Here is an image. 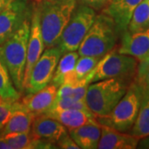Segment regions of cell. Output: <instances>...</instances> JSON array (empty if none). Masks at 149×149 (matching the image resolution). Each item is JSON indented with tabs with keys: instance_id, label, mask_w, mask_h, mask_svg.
I'll return each instance as SVG.
<instances>
[{
	"instance_id": "6da1fadb",
	"label": "cell",
	"mask_w": 149,
	"mask_h": 149,
	"mask_svg": "<svg viewBox=\"0 0 149 149\" xmlns=\"http://www.w3.org/2000/svg\"><path fill=\"white\" fill-rule=\"evenodd\" d=\"M35 4L45 48L55 47L58 44L78 0H40Z\"/></svg>"
},
{
	"instance_id": "7a4b0ae2",
	"label": "cell",
	"mask_w": 149,
	"mask_h": 149,
	"mask_svg": "<svg viewBox=\"0 0 149 149\" xmlns=\"http://www.w3.org/2000/svg\"><path fill=\"white\" fill-rule=\"evenodd\" d=\"M30 25L31 18L25 20L16 32L0 45V59L6 65L13 85L20 94L24 91L23 79Z\"/></svg>"
},
{
	"instance_id": "3957f363",
	"label": "cell",
	"mask_w": 149,
	"mask_h": 149,
	"mask_svg": "<svg viewBox=\"0 0 149 149\" xmlns=\"http://www.w3.org/2000/svg\"><path fill=\"white\" fill-rule=\"evenodd\" d=\"M118 37L117 27L111 17L104 14H96L95 21L77 50L79 56L102 58L115 48Z\"/></svg>"
},
{
	"instance_id": "277c9868",
	"label": "cell",
	"mask_w": 149,
	"mask_h": 149,
	"mask_svg": "<svg viewBox=\"0 0 149 149\" xmlns=\"http://www.w3.org/2000/svg\"><path fill=\"white\" fill-rule=\"evenodd\" d=\"M130 83L119 79H106L91 83L85 100L91 113L95 118L110 113L125 95Z\"/></svg>"
},
{
	"instance_id": "5b68a950",
	"label": "cell",
	"mask_w": 149,
	"mask_h": 149,
	"mask_svg": "<svg viewBox=\"0 0 149 149\" xmlns=\"http://www.w3.org/2000/svg\"><path fill=\"white\" fill-rule=\"evenodd\" d=\"M141 101L142 93L134 79L128 85L125 95L110 113L104 116L96 117V120L100 125L128 133L137 119Z\"/></svg>"
},
{
	"instance_id": "8992f818",
	"label": "cell",
	"mask_w": 149,
	"mask_h": 149,
	"mask_svg": "<svg viewBox=\"0 0 149 149\" xmlns=\"http://www.w3.org/2000/svg\"><path fill=\"white\" fill-rule=\"evenodd\" d=\"M138 65L137 59L119 53L117 47L113 48L96 65L91 83L106 79H119L132 82L136 78Z\"/></svg>"
},
{
	"instance_id": "52a82bcc",
	"label": "cell",
	"mask_w": 149,
	"mask_h": 149,
	"mask_svg": "<svg viewBox=\"0 0 149 149\" xmlns=\"http://www.w3.org/2000/svg\"><path fill=\"white\" fill-rule=\"evenodd\" d=\"M95 17L96 11L93 8L83 3L77 4L56 45L62 53L78 50Z\"/></svg>"
},
{
	"instance_id": "ba28073f",
	"label": "cell",
	"mask_w": 149,
	"mask_h": 149,
	"mask_svg": "<svg viewBox=\"0 0 149 149\" xmlns=\"http://www.w3.org/2000/svg\"><path fill=\"white\" fill-rule=\"evenodd\" d=\"M62 54L57 46L44 50L31 70L27 87L24 90L27 94L36 93L51 83Z\"/></svg>"
},
{
	"instance_id": "9c48e42d",
	"label": "cell",
	"mask_w": 149,
	"mask_h": 149,
	"mask_svg": "<svg viewBox=\"0 0 149 149\" xmlns=\"http://www.w3.org/2000/svg\"><path fill=\"white\" fill-rule=\"evenodd\" d=\"M35 3L32 0H13L0 13V45L32 17Z\"/></svg>"
},
{
	"instance_id": "30bf717a",
	"label": "cell",
	"mask_w": 149,
	"mask_h": 149,
	"mask_svg": "<svg viewBox=\"0 0 149 149\" xmlns=\"http://www.w3.org/2000/svg\"><path fill=\"white\" fill-rule=\"evenodd\" d=\"M35 3V2H34ZM45 44L43 41L42 34L40 27L39 15L36 4L34 5L32 17H31V25H30V34L27 44V61L24 71V79H23V88L27 87L28 79L31 74V70L34 65L36 64L37 60L43 53L45 50Z\"/></svg>"
},
{
	"instance_id": "8fae6325",
	"label": "cell",
	"mask_w": 149,
	"mask_h": 149,
	"mask_svg": "<svg viewBox=\"0 0 149 149\" xmlns=\"http://www.w3.org/2000/svg\"><path fill=\"white\" fill-rule=\"evenodd\" d=\"M120 37V45L117 48L119 53L131 56L139 62L149 54V28L138 32L125 31Z\"/></svg>"
},
{
	"instance_id": "7c38bea8",
	"label": "cell",
	"mask_w": 149,
	"mask_h": 149,
	"mask_svg": "<svg viewBox=\"0 0 149 149\" xmlns=\"http://www.w3.org/2000/svg\"><path fill=\"white\" fill-rule=\"evenodd\" d=\"M31 133L36 139L56 144L68 133L66 128L57 120L45 114H41L34 118Z\"/></svg>"
},
{
	"instance_id": "4fadbf2b",
	"label": "cell",
	"mask_w": 149,
	"mask_h": 149,
	"mask_svg": "<svg viewBox=\"0 0 149 149\" xmlns=\"http://www.w3.org/2000/svg\"><path fill=\"white\" fill-rule=\"evenodd\" d=\"M143 0H111L102 13L114 22L119 35L127 31L129 22L136 8Z\"/></svg>"
},
{
	"instance_id": "5bb4252c",
	"label": "cell",
	"mask_w": 149,
	"mask_h": 149,
	"mask_svg": "<svg viewBox=\"0 0 149 149\" xmlns=\"http://www.w3.org/2000/svg\"><path fill=\"white\" fill-rule=\"evenodd\" d=\"M56 94L57 87L50 83L36 93L27 94L20 102L27 111L38 116L45 113L52 108L56 98Z\"/></svg>"
},
{
	"instance_id": "9a60e30c",
	"label": "cell",
	"mask_w": 149,
	"mask_h": 149,
	"mask_svg": "<svg viewBox=\"0 0 149 149\" xmlns=\"http://www.w3.org/2000/svg\"><path fill=\"white\" fill-rule=\"evenodd\" d=\"M139 139L130 133L120 132L101 125V135L98 148L135 149L138 147Z\"/></svg>"
},
{
	"instance_id": "2e32d148",
	"label": "cell",
	"mask_w": 149,
	"mask_h": 149,
	"mask_svg": "<svg viewBox=\"0 0 149 149\" xmlns=\"http://www.w3.org/2000/svg\"><path fill=\"white\" fill-rule=\"evenodd\" d=\"M61 123L68 130L78 128L88 123H97L93 113L75 109H49L45 113Z\"/></svg>"
},
{
	"instance_id": "e0dca14e",
	"label": "cell",
	"mask_w": 149,
	"mask_h": 149,
	"mask_svg": "<svg viewBox=\"0 0 149 149\" xmlns=\"http://www.w3.org/2000/svg\"><path fill=\"white\" fill-rule=\"evenodd\" d=\"M68 132L70 138L80 147V148H98L101 135V125L98 122L70 129Z\"/></svg>"
},
{
	"instance_id": "ac0fdd59",
	"label": "cell",
	"mask_w": 149,
	"mask_h": 149,
	"mask_svg": "<svg viewBox=\"0 0 149 149\" xmlns=\"http://www.w3.org/2000/svg\"><path fill=\"white\" fill-rule=\"evenodd\" d=\"M79 56L77 51L62 54L56 65L51 84L58 88L60 85L65 82H75L74 65Z\"/></svg>"
},
{
	"instance_id": "d6986e66",
	"label": "cell",
	"mask_w": 149,
	"mask_h": 149,
	"mask_svg": "<svg viewBox=\"0 0 149 149\" xmlns=\"http://www.w3.org/2000/svg\"><path fill=\"white\" fill-rule=\"evenodd\" d=\"M37 117L34 113L27 111L24 107L14 112L3 128L0 130V136L9 133H26L30 132L32 123Z\"/></svg>"
},
{
	"instance_id": "ffe728a7",
	"label": "cell",
	"mask_w": 149,
	"mask_h": 149,
	"mask_svg": "<svg viewBox=\"0 0 149 149\" xmlns=\"http://www.w3.org/2000/svg\"><path fill=\"white\" fill-rule=\"evenodd\" d=\"M128 133L139 139L149 135V94L142 95L138 117Z\"/></svg>"
},
{
	"instance_id": "44dd1931",
	"label": "cell",
	"mask_w": 149,
	"mask_h": 149,
	"mask_svg": "<svg viewBox=\"0 0 149 149\" xmlns=\"http://www.w3.org/2000/svg\"><path fill=\"white\" fill-rule=\"evenodd\" d=\"M149 28V0H143L133 13L127 31L138 32Z\"/></svg>"
},
{
	"instance_id": "7402d4cb",
	"label": "cell",
	"mask_w": 149,
	"mask_h": 149,
	"mask_svg": "<svg viewBox=\"0 0 149 149\" xmlns=\"http://www.w3.org/2000/svg\"><path fill=\"white\" fill-rule=\"evenodd\" d=\"M0 98L19 100L21 94L17 91L6 65L0 59Z\"/></svg>"
},
{
	"instance_id": "603a6c76",
	"label": "cell",
	"mask_w": 149,
	"mask_h": 149,
	"mask_svg": "<svg viewBox=\"0 0 149 149\" xmlns=\"http://www.w3.org/2000/svg\"><path fill=\"white\" fill-rule=\"evenodd\" d=\"M101 58L89 56H80L74 65V75L76 80H81L91 73Z\"/></svg>"
},
{
	"instance_id": "cb8c5ba5",
	"label": "cell",
	"mask_w": 149,
	"mask_h": 149,
	"mask_svg": "<svg viewBox=\"0 0 149 149\" xmlns=\"http://www.w3.org/2000/svg\"><path fill=\"white\" fill-rule=\"evenodd\" d=\"M22 107L19 100H3L0 98V130L3 128L11 115Z\"/></svg>"
},
{
	"instance_id": "d4e9b609",
	"label": "cell",
	"mask_w": 149,
	"mask_h": 149,
	"mask_svg": "<svg viewBox=\"0 0 149 149\" xmlns=\"http://www.w3.org/2000/svg\"><path fill=\"white\" fill-rule=\"evenodd\" d=\"M50 109H75L92 113L87 106L85 100H76L70 98L56 99Z\"/></svg>"
},
{
	"instance_id": "484cf974",
	"label": "cell",
	"mask_w": 149,
	"mask_h": 149,
	"mask_svg": "<svg viewBox=\"0 0 149 149\" xmlns=\"http://www.w3.org/2000/svg\"><path fill=\"white\" fill-rule=\"evenodd\" d=\"M56 148L80 149V147L75 143V142L70 138V136L68 133L66 135H65L63 138L60 139L56 143Z\"/></svg>"
},
{
	"instance_id": "4316f807",
	"label": "cell",
	"mask_w": 149,
	"mask_h": 149,
	"mask_svg": "<svg viewBox=\"0 0 149 149\" xmlns=\"http://www.w3.org/2000/svg\"><path fill=\"white\" fill-rule=\"evenodd\" d=\"M135 80L139 85L142 95L149 94V70L145 72L141 76H137Z\"/></svg>"
},
{
	"instance_id": "83f0119b",
	"label": "cell",
	"mask_w": 149,
	"mask_h": 149,
	"mask_svg": "<svg viewBox=\"0 0 149 149\" xmlns=\"http://www.w3.org/2000/svg\"><path fill=\"white\" fill-rule=\"evenodd\" d=\"M111 0H80L81 3L90 7L95 11H102Z\"/></svg>"
},
{
	"instance_id": "f1b7e54d",
	"label": "cell",
	"mask_w": 149,
	"mask_h": 149,
	"mask_svg": "<svg viewBox=\"0 0 149 149\" xmlns=\"http://www.w3.org/2000/svg\"><path fill=\"white\" fill-rule=\"evenodd\" d=\"M149 70V54L142 61H140L138 65V70H137V76H141L145 72Z\"/></svg>"
},
{
	"instance_id": "f546056e",
	"label": "cell",
	"mask_w": 149,
	"mask_h": 149,
	"mask_svg": "<svg viewBox=\"0 0 149 149\" xmlns=\"http://www.w3.org/2000/svg\"><path fill=\"white\" fill-rule=\"evenodd\" d=\"M137 148H149V135L139 139V144H138V147Z\"/></svg>"
},
{
	"instance_id": "4dcf8cb0",
	"label": "cell",
	"mask_w": 149,
	"mask_h": 149,
	"mask_svg": "<svg viewBox=\"0 0 149 149\" xmlns=\"http://www.w3.org/2000/svg\"><path fill=\"white\" fill-rule=\"evenodd\" d=\"M13 0H0V13L10 4Z\"/></svg>"
},
{
	"instance_id": "1f68e13d",
	"label": "cell",
	"mask_w": 149,
	"mask_h": 149,
	"mask_svg": "<svg viewBox=\"0 0 149 149\" xmlns=\"http://www.w3.org/2000/svg\"><path fill=\"white\" fill-rule=\"evenodd\" d=\"M0 149H12L10 145L0 137Z\"/></svg>"
},
{
	"instance_id": "d6a6232c",
	"label": "cell",
	"mask_w": 149,
	"mask_h": 149,
	"mask_svg": "<svg viewBox=\"0 0 149 149\" xmlns=\"http://www.w3.org/2000/svg\"><path fill=\"white\" fill-rule=\"evenodd\" d=\"M33 2H35V3H37V2H39L40 0H32Z\"/></svg>"
}]
</instances>
